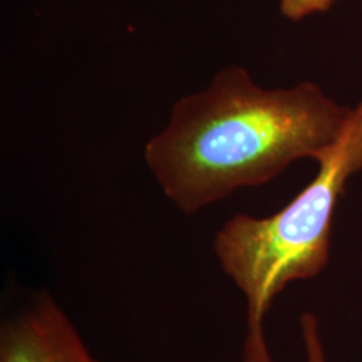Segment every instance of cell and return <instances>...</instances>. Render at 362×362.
Masks as SVG:
<instances>
[{"label":"cell","instance_id":"obj_1","mask_svg":"<svg viewBox=\"0 0 362 362\" xmlns=\"http://www.w3.org/2000/svg\"><path fill=\"white\" fill-rule=\"evenodd\" d=\"M351 115L352 107L310 81L264 89L243 67L228 66L208 88L175 103L143 155L165 197L194 215L238 189L269 183L298 160L319 161Z\"/></svg>","mask_w":362,"mask_h":362},{"label":"cell","instance_id":"obj_2","mask_svg":"<svg viewBox=\"0 0 362 362\" xmlns=\"http://www.w3.org/2000/svg\"><path fill=\"white\" fill-rule=\"evenodd\" d=\"M317 165L314 180L282 210L269 216L237 214L215 233V259L245 297L247 315L265 319L287 285L314 279L327 267L339 198L362 170V99Z\"/></svg>","mask_w":362,"mask_h":362},{"label":"cell","instance_id":"obj_3","mask_svg":"<svg viewBox=\"0 0 362 362\" xmlns=\"http://www.w3.org/2000/svg\"><path fill=\"white\" fill-rule=\"evenodd\" d=\"M0 362H99L66 310L35 296L0 330Z\"/></svg>","mask_w":362,"mask_h":362},{"label":"cell","instance_id":"obj_4","mask_svg":"<svg viewBox=\"0 0 362 362\" xmlns=\"http://www.w3.org/2000/svg\"><path fill=\"white\" fill-rule=\"evenodd\" d=\"M265 319L247 315V332L243 337L242 362H274L265 337ZM300 336L307 362H325L319 320L314 314L300 317Z\"/></svg>","mask_w":362,"mask_h":362},{"label":"cell","instance_id":"obj_5","mask_svg":"<svg viewBox=\"0 0 362 362\" xmlns=\"http://www.w3.org/2000/svg\"><path fill=\"white\" fill-rule=\"evenodd\" d=\"M337 0H280V13L287 21L298 22L304 21L314 13H322L329 11Z\"/></svg>","mask_w":362,"mask_h":362}]
</instances>
